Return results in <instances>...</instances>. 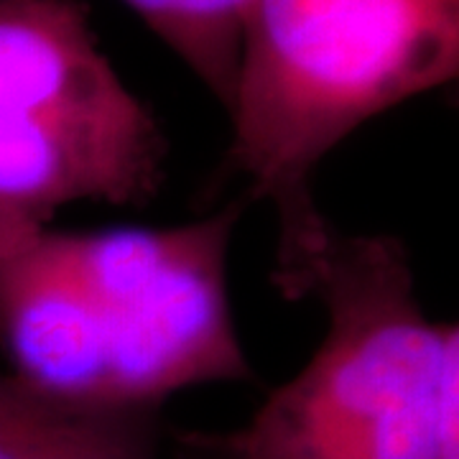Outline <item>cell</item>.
I'll return each instance as SVG.
<instances>
[{"instance_id": "6da1fadb", "label": "cell", "mask_w": 459, "mask_h": 459, "mask_svg": "<svg viewBox=\"0 0 459 459\" xmlns=\"http://www.w3.org/2000/svg\"><path fill=\"white\" fill-rule=\"evenodd\" d=\"M246 210L247 197L174 228L3 238L0 350L11 376L74 406L128 411L250 380L228 283Z\"/></svg>"}, {"instance_id": "7a4b0ae2", "label": "cell", "mask_w": 459, "mask_h": 459, "mask_svg": "<svg viewBox=\"0 0 459 459\" xmlns=\"http://www.w3.org/2000/svg\"><path fill=\"white\" fill-rule=\"evenodd\" d=\"M457 72L459 0H253L225 164L247 179V202L276 210L271 281L283 299L312 294L334 235L314 199L325 156Z\"/></svg>"}, {"instance_id": "3957f363", "label": "cell", "mask_w": 459, "mask_h": 459, "mask_svg": "<svg viewBox=\"0 0 459 459\" xmlns=\"http://www.w3.org/2000/svg\"><path fill=\"white\" fill-rule=\"evenodd\" d=\"M309 296L327 332L307 368L246 427L181 442L207 459H459V329L421 312L406 246L334 230Z\"/></svg>"}, {"instance_id": "277c9868", "label": "cell", "mask_w": 459, "mask_h": 459, "mask_svg": "<svg viewBox=\"0 0 459 459\" xmlns=\"http://www.w3.org/2000/svg\"><path fill=\"white\" fill-rule=\"evenodd\" d=\"M166 151L84 0H0V240L49 228L74 202L143 207Z\"/></svg>"}, {"instance_id": "5b68a950", "label": "cell", "mask_w": 459, "mask_h": 459, "mask_svg": "<svg viewBox=\"0 0 459 459\" xmlns=\"http://www.w3.org/2000/svg\"><path fill=\"white\" fill-rule=\"evenodd\" d=\"M0 459H159V411L74 406L0 376Z\"/></svg>"}, {"instance_id": "8992f818", "label": "cell", "mask_w": 459, "mask_h": 459, "mask_svg": "<svg viewBox=\"0 0 459 459\" xmlns=\"http://www.w3.org/2000/svg\"><path fill=\"white\" fill-rule=\"evenodd\" d=\"M230 115L253 0H123Z\"/></svg>"}, {"instance_id": "52a82bcc", "label": "cell", "mask_w": 459, "mask_h": 459, "mask_svg": "<svg viewBox=\"0 0 459 459\" xmlns=\"http://www.w3.org/2000/svg\"><path fill=\"white\" fill-rule=\"evenodd\" d=\"M179 459H207V457H202V455L195 452L192 446H186V444L179 442Z\"/></svg>"}]
</instances>
